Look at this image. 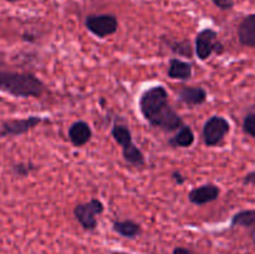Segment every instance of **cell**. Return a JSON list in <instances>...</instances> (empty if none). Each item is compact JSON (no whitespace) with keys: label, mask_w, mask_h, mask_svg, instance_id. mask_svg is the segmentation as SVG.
<instances>
[{"label":"cell","mask_w":255,"mask_h":254,"mask_svg":"<svg viewBox=\"0 0 255 254\" xmlns=\"http://www.w3.org/2000/svg\"><path fill=\"white\" fill-rule=\"evenodd\" d=\"M138 107L142 117L152 127L166 133L177 132L186 125L181 115L171 106L168 91L162 85H154L144 90L139 96Z\"/></svg>","instance_id":"cell-1"},{"label":"cell","mask_w":255,"mask_h":254,"mask_svg":"<svg viewBox=\"0 0 255 254\" xmlns=\"http://www.w3.org/2000/svg\"><path fill=\"white\" fill-rule=\"evenodd\" d=\"M45 90V84L35 74L0 70V92L21 99H39Z\"/></svg>","instance_id":"cell-2"},{"label":"cell","mask_w":255,"mask_h":254,"mask_svg":"<svg viewBox=\"0 0 255 254\" xmlns=\"http://www.w3.org/2000/svg\"><path fill=\"white\" fill-rule=\"evenodd\" d=\"M111 136L114 137L116 143L121 146L122 156H124L127 164L136 167V168L143 167L146 164V158H144L143 152L133 142L132 132L128 128V126L120 124V122H115L111 128Z\"/></svg>","instance_id":"cell-3"},{"label":"cell","mask_w":255,"mask_h":254,"mask_svg":"<svg viewBox=\"0 0 255 254\" xmlns=\"http://www.w3.org/2000/svg\"><path fill=\"white\" fill-rule=\"evenodd\" d=\"M105 212V204L99 198H92L85 203H79L74 208V217L82 229L94 232L97 228V217Z\"/></svg>","instance_id":"cell-4"},{"label":"cell","mask_w":255,"mask_h":254,"mask_svg":"<svg viewBox=\"0 0 255 254\" xmlns=\"http://www.w3.org/2000/svg\"><path fill=\"white\" fill-rule=\"evenodd\" d=\"M194 51L201 61H206L213 54H223L224 45L218 40V32L211 27H207L197 34Z\"/></svg>","instance_id":"cell-5"},{"label":"cell","mask_w":255,"mask_h":254,"mask_svg":"<svg viewBox=\"0 0 255 254\" xmlns=\"http://www.w3.org/2000/svg\"><path fill=\"white\" fill-rule=\"evenodd\" d=\"M231 131V124L228 120L219 115L209 117L203 126V141L207 147H216L224 141Z\"/></svg>","instance_id":"cell-6"},{"label":"cell","mask_w":255,"mask_h":254,"mask_svg":"<svg viewBox=\"0 0 255 254\" xmlns=\"http://www.w3.org/2000/svg\"><path fill=\"white\" fill-rule=\"evenodd\" d=\"M85 26L92 35L105 39L119 30V19L112 14H91L85 19Z\"/></svg>","instance_id":"cell-7"},{"label":"cell","mask_w":255,"mask_h":254,"mask_svg":"<svg viewBox=\"0 0 255 254\" xmlns=\"http://www.w3.org/2000/svg\"><path fill=\"white\" fill-rule=\"evenodd\" d=\"M45 121V119L40 116L25 117V119H10L5 120L0 125V138H6V137H17L21 134L27 133L35 127Z\"/></svg>","instance_id":"cell-8"},{"label":"cell","mask_w":255,"mask_h":254,"mask_svg":"<svg viewBox=\"0 0 255 254\" xmlns=\"http://www.w3.org/2000/svg\"><path fill=\"white\" fill-rule=\"evenodd\" d=\"M177 99L182 104L188 107L201 106L206 104L208 99V92L206 89L201 86H191V85H183L176 90Z\"/></svg>","instance_id":"cell-9"},{"label":"cell","mask_w":255,"mask_h":254,"mask_svg":"<svg viewBox=\"0 0 255 254\" xmlns=\"http://www.w3.org/2000/svg\"><path fill=\"white\" fill-rule=\"evenodd\" d=\"M219 196H221V187L214 183H206L191 189L187 197L194 206H204L217 201Z\"/></svg>","instance_id":"cell-10"},{"label":"cell","mask_w":255,"mask_h":254,"mask_svg":"<svg viewBox=\"0 0 255 254\" xmlns=\"http://www.w3.org/2000/svg\"><path fill=\"white\" fill-rule=\"evenodd\" d=\"M67 137L69 141L74 144L75 147H82L89 143L92 138V128L86 121L79 120L75 121L67 131Z\"/></svg>","instance_id":"cell-11"},{"label":"cell","mask_w":255,"mask_h":254,"mask_svg":"<svg viewBox=\"0 0 255 254\" xmlns=\"http://www.w3.org/2000/svg\"><path fill=\"white\" fill-rule=\"evenodd\" d=\"M237 35L241 45L247 47H255V12L247 15L239 22Z\"/></svg>","instance_id":"cell-12"},{"label":"cell","mask_w":255,"mask_h":254,"mask_svg":"<svg viewBox=\"0 0 255 254\" xmlns=\"http://www.w3.org/2000/svg\"><path fill=\"white\" fill-rule=\"evenodd\" d=\"M167 75L169 79L179 80V81H188L193 75L192 64L188 61L178 59V57H172L168 61V69Z\"/></svg>","instance_id":"cell-13"},{"label":"cell","mask_w":255,"mask_h":254,"mask_svg":"<svg viewBox=\"0 0 255 254\" xmlns=\"http://www.w3.org/2000/svg\"><path fill=\"white\" fill-rule=\"evenodd\" d=\"M242 227L249 231L252 241L255 244V209H243L232 217L231 228Z\"/></svg>","instance_id":"cell-14"},{"label":"cell","mask_w":255,"mask_h":254,"mask_svg":"<svg viewBox=\"0 0 255 254\" xmlns=\"http://www.w3.org/2000/svg\"><path fill=\"white\" fill-rule=\"evenodd\" d=\"M112 229H114L115 233L127 239H136L142 233L141 224L132 221V219L115 221L114 224H112Z\"/></svg>","instance_id":"cell-15"},{"label":"cell","mask_w":255,"mask_h":254,"mask_svg":"<svg viewBox=\"0 0 255 254\" xmlns=\"http://www.w3.org/2000/svg\"><path fill=\"white\" fill-rule=\"evenodd\" d=\"M194 141H196V136H194V132L192 129L191 126L188 125H184L183 127L178 129L176 132L173 137L168 139V144L173 148H189L191 146H193Z\"/></svg>","instance_id":"cell-16"},{"label":"cell","mask_w":255,"mask_h":254,"mask_svg":"<svg viewBox=\"0 0 255 254\" xmlns=\"http://www.w3.org/2000/svg\"><path fill=\"white\" fill-rule=\"evenodd\" d=\"M166 40V39H163ZM166 44L168 46V49L171 50L173 54L178 55V56L187 57V59H192L194 55V47L192 46V42L189 40L184 39L181 40V41H171V40H166Z\"/></svg>","instance_id":"cell-17"},{"label":"cell","mask_w":255,"mask_h":254,"mask_svg":"<svg viewBox=\"0 0 255 254\" xmlns=\"http://www.w3.org/2000/svg\"><path fill=\"white\" fill-rule=\"evenodd\" d=\"M37 169V166L32 162H16V163H12L10 167V172H11L12 176L19 177V178H25V177L30 176L32 172H35Z\"/></svg>","instance_id":"cell-18"},{"label":"cell","mask_w":255,"mask_h":254,"mask_svg":"<svg viewBox=\"0 0 255 254\" xmlns=\"http://www.w3.org/2000/svg\"><path fill=\"white\" fill-rule=\"evenodd\" d=\"M243 131L255 138V106L246 115L243 120Z\"/></svg>","instance_id":"cell-19"},{"label":"cell","mask_w":255,"mask_h":254,"mask_svg":"<svg viewBox=\"0 0 255 254\" xmlns=\"http://www.w3.org/2000/svg\"><path fill=\"white\" fill-rule=\"evenodd\" d=\"M212 2H213L219 10H223V11L232 10L234 7V0H212Z\"/></svg>","instance_id":"cell-20"},{"label":"cell","mask_w":255,"mask_h":254,"mask_svg":"<svg viewBox=\"0 0 255 254\" xmlns=\"http://www.w3.org/2000/svg\"><path fill=\"white\" fill-rule=\"evenodd\" d=\"M171 178L173 179L174 183L178 184V186H182V184L187 181V177L183 176V174H182L179 171H174L173 173H172Z\"/></svg>","instance_id":"cell-21"},{"label":"cell","mask_w":255,"mask_h":254,"mask_svg":"<svg viewBox=\"0 0 255 254\" xmlns=\"http://www.w3.org/2000/svg\"><path fill=\"white\" fill-rule=\"evenodd\" d=\"M244 186H255V171L249 172L243 178Z\"/></svg>","instance_id":"cell-22"},{"label":"cell","mask_w":255,"mask_h":254,"mask_svg":"<svg viewBox=\"0 0 255 254\" xmlns=\"http://www.w3.org/2000/svg\"><path fill=\"white\" fill-rule=\"evenodd\" d=\"M172 254H191V252L187 248H183V247H177V248H174Z\"/></svg>","instance_id":"cell-23"},{"label":"cell","mask_w":255,"mask_h":254,"mask_svg":"<svg viewBox=\"0 0 255 254\" xmlns=\"http://www.w3.org/2000/svg\"><path fill=\"white\" fill-rule=\"evenodd\" d=\"M6 1L7 2H17V1H19V0H6Z\"/></svg>","instance_id":"cell-24"},{"label":"cell","mask_w":255,"mask_h":254,"mask_svg":"<svg viewBox=\"0 0 255 254\" xmlns=\"http://www.w3.org/2000/svg\"><path fill=\"white\" fill-rule=\"evenodd\" d=\"M0 62H1V55H0Z\"/></svg>","instance_id":"cell-25"}]
</instances>
